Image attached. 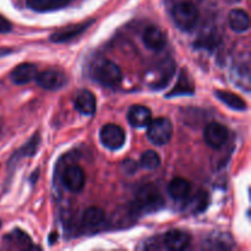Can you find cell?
Here are the masks:
<instances>
[{"label": "cell", "mask_w": 251, "mask_h": 251, "mask_svg": "<svg viewBox=\"0 0 251 251\" xmlns=\"http://www.w3.org/2000/svg\"><path fill=\"white\" fill-rule=\"evenodd\" d=\"M137 167H139V163H136V162L132 161V159H125V161L123 162V169H124L127 174L135 173Z\"/></svg>", "instance_id": "cell-26"}, {"label": "cell", "mask_w": 251, "mask_h": 251, "mask_svg": "<svg viewBox=\"0 0 251 251\" xmlns=\"http://www.w3.org/2000/svg\"><path fill=\"white\" fill-rule=\"evenodd\" d=\"M147 136L154 145H167L173 136V125L167 118H157L147 125Z\"/></svg>", "instance_id": "cell-4"}, {"label": "cell", "mask_w": 251, "mask_h": 251, "mask_svg": "<svg viewBox=\"0 0 251 251\" xmlns=\"http://www.w3.org/2000/svg\"><path fill=\"white\" fill-rule=\"evenodd\" d=\"M174 24L181 31L189 32L196 26L200 17V12L195 4L190 1H181L176 4L172 11Z\"/></svg>", "instance_id": "cell-2"}, {"label": "cell", "mask_w": 251, "mask_h": 251, "mask_svg": "<svg viewBox=\"0 0 251 251\" xmlns=\"http://www.w3.org/2000/svg\"><path fill=\"white\" fill-rule=\"evenodd\" d=\"M37 75H38L37 66L31 63H25L11 71L10 78L15 85H26V83L36 80Z\"/></svg>", "instance_id": "cell-10"}, {"label": "cell", "mask_w": 251, "mask_h": 251, "mask_svg": "<svg viewBox=\"0 0 251 251\" xmlns=\"http://www.w3.org/2000/svg\"><path fill=\"white\" fill-rule=\"evenodd\" d=\"M203 137L208 146L218 150L225 146V144L227 142L228 137H229V131L225 125L218 124V123H211L205 127Z\"/></svg>", "instance_id": "cell-7"}, {"label": "cell", "mask_w": 251, "mask_h": 251, "mask_svg": "<svg viewBox=\"0 0 251 251\" xmlns=\"http://www.w3.org/2000/svg\"><path fill=\"white\" fill-rule=\"evenodd\" d=\"M36 81L39 87L44 88V90L55 91L65 85L66 76L61 71L50 69V70H46L43 73L38 74Z\"/></svg>", "instance_id": "cell-8"}, {"label": "cell", "mask_w": 251, "mask_h": 251, "mask_svg": "<svg viewBox=\"0 0 251 251\" xmlns=\"http://www.w3.org/2000/svg\"><path fill=\"white\" fill-rule=\"evenodd\" d=\"M5 53V51L4 50H0V56H1L2 55V54H4Z\"/></svg>", "instance_id": "cell-29"}, {"label": "cell", "mask_w": 251, "mask_h": 251, "mask_svg": "<svg viewBox=\"0 0 251 251\" xmlns=\"http://www.w3.org/2000/svg\"><path fill=\"white\" fill-rule=\"evenodd\" d=\"M159 164H161V157L157 152L151 151V150L146 151L140 157L139 166L144 169H156L157 167H159Z\"/></svg>", "instance_id": "cell-22"}, {"label": "cell", "mask_w": 251, "mask_h": 251, "mask_svg": "<svg viewBox=\"0 0 251 251\" xmlns=\"http://www.w3.org/2000/svg\"><path fill=\"white\" fill-rule=\"evenodd\" d=\"M228 2H238V1H240V0H227Z\"/></svg>", "instance_id": "cell-28"}, {"label": "cell", "mask_w": 251, "mask_h": 251, "mask_svg": "<svg viewBox=\"0 0 251 251\" xmlns=\"http://www.w3.org/2000/svg\"><path fill=\"white\" fill-rule=\"evenodd\" d=\"M64 186L71 193H80L85 188L86 174L78 166H69L61 176Z\"/></svg>", "instance_id": "cell-6"}, {"label": "cell", "mask_w": 251, "mask_h": 251, "mask_svg": "<svg viewBox=\"0 0 251 251\" xmlns=\"http://www.w3.org/2000/svg\"><path fill=\"white\" fill-rule=\"evenodd\" d=\"M93 21H88L85 22V24H81V25H75L73 27H69V28H64L61 31L56 32V33L51 34L50 39L53 42H56V43H64V42H68L70 39L75 38L77 37L78 34L82 33Z\"/></svg>", "instance_id": "cell-17"}, {"label": "cell", "mask_w": 251, "mask_h": 251, "mask_svg": "<svg viewBox=\"0 0 251 251\" xmlns=\"http://www.w3.org/2000/svg\"><path fill=\"white\" fill-rule=\"evenodd\" d=\"M71 0H27V5L34 11H53L68 5Z\"/></svg>", "instance_id": "cell-18"}, {"label": "cell", "mask_w": 251, "mask_h": 251, "mask_svg": "<svg viewBox=\"0 0 251 251\" xmlns=\"http://www.w3.org/2000/svg\"><path fill=\"white\" fill-rule=\"evenodd\" d=\"M93 77L96 81L107 87H115L120 83L123 78L122 70L119 66L108 59H103L100 63L96 64L93 69Z\"/></svg>", "instance_id": "cell-3"}, {"label": "cell", "mask_w": 251, "mask_h": 251, "mask_svg": "<svg viewBox=\"0 0 251 251\" xmlns=\"http://www.w3.org/2000/svg\"><path fill=\"white\" fill-rule=\"evenodd\" d=\"M173 74L174 64H163V68L161 66L158 73L154 70H151V74H149V76L151 77V81H150V82H151L152 86H154V87H162V86H166L164 83H167L171 80Z\"/></svg>", "instance_id": "cell-19"}, {"label": "cell", "mask_w": 251, "mask_h": 251, "mask_svg": "<svg viewBox=\"0 0 251 251\" xmlns=\"http://www.w3.org/2000/svg\"><path fill=\"white\" fill-rule=\"evenodd\" d=\"M191 93H194V86L191 85V82L188 80V77L181 74L180 78H179L178 83H176V87L169 93V96L191 95Z\"/></svg>", "instance_id": "cell-23"}, {"label": "cell", "mask_w": 251, "mask_h": 251, "mask_svg": "<svg viewBox=\"0 0 251 251\" xmlns=\"http://www.w3.org/2000/svg\"><path fill=\"white\" fill-rule=\"evenodd\" d=\"M82 222L88 228H97L104 222V211L100 207H90L83 212Z\"/></svg>", "instance_id": "cell-21"}, {"label": "cell", "mask_w": 251, "mask_h": 251, "mask_svg": "<svg viewBox=\"0 0 251 251\" xmlns=\"http://www.w3.org/2000/svg\"><path fill=\"white\" fill-rule=\"evenodd\" d=\"M218 34L215 32H210V33H201V36L199 37L198 42H196V46L203 47V48H213V47L217 44L218 42Z\"/></svg>", "instance_id": "cell-24"}, {"label": "cell", "mask_w": 251, "mask_h": 251, "mask_svg": "<svg viewBox=\"0 0 251 251\" xmlns=\"http://www.w3.org/2000/svg\"><path fill=\"white\" fill-rule=\"evenodd\" d=\"M0 228H1V220H0Z\"/></svg>", "instance_id": "cell-30"}, {"label": "cell", "mask_w": 251, "mask_h": 251, "mask_svg": "<svg viewBox=\"0 0 251 251\" xmlns=\"http://www.w3.org/2000/svg\"><path fill=\"white\" fill-rule=\"evenodd\" d=\"M4 240L5 247H7L9 249H34V245H32V242L28 235L20 229L12 230L9 235L4 238Z\"/></svg>", "instance_id": "cell-14"}, {"label": "cell", "mask_w": 251, "mask_h": 251, "mask_svg": "<svg viewBox=\"0 0 251 251\" xmlns=\"http://www.w3.org/2000/svg\"><path fill=\"white\" fill-rule=\"evenodd\" d=\"M127 120L134 127H145L152 120V113L145 105H132L127 112Z\"/></svg>", "instance_id": "cell-12"}, {"label": "cell", "mask_w": 251, "mask_h": 251, "mask_svg": "<svg viewBox=\"0 0 251 251\" xmlns=\"http://www.w3.org/2000/svg\"><path fill=\"white\" fill-rule=\"evenodd\" d=\"M142 41H144V44L146 46V48L156 51L162 50L166 47L167 43L164 33L156 26H150L145 29Z\"/></svg>", "instance_id": "cell-11"}, {"label": "cell", "mask_w": 251, "mask_h": 251, "mask_svg": "<svg viewBox=\"0 0 251 251\" xmlns=\"http://www.w3.org/2000/svg\"><path fill=\"white\" fill-rule=\"evenodd\" d=\"M75 108L85 115H92L96 112V97L91 91H78L75 98Z\"/></svg>", "instance_id": "cell-13"}, {"label": "cell", "mask_w": 251, "mask_h": 251, "mask_svg": "<svg viewBox=\"0 0 251 251\" xmlns=\"http://www.w3.org/2000/svg\"><path fill=\"white\" fill-rule=\"evenodd\" d=\"M207 203H208L207 194H206L205 191H200V194H198V195L191 200L190 210L193 211V212H200V211L205 210Z\"/></svg>", "instance_id": "cell-25"}, {"label": "cell", "mask_w": 251, "mask_h": 251, "mask_svg": "<svg viewBox=\"0 0 251 251\" xmlns=\"http://www.w3.org/2000/svg\"><path fill=\"white\" fill-rule=\"evenodd\" d=\"M216 97L221 102H223L226 105H228V107L234 110L242 112V110L247 109V103H245V100L238 95H235V93L228 92V91H216Z\"/></svg>", "instance_id": "cell-20"}, {"label": "cell", "mask_w": 251, "mask_h": 251, "mask_svg": "<svg viewBox=\"0 0 251 251\" xmlns=\"http://www.w3.org/2000/svg\"><path fill=\"white\" fill-rule=\"evenodd\" d=\"M228 21H229V26L233 31L238 32V33H243V32L248 31L250 27V19L247 11L242 9H234L229 12L228 16Z\"/></svg>", "instance_id": "cell-15"}, {"label": "cell", "mask_w": 251, "mask_h": 251, "mask_svg": "<svg viewBox=\"0 0 251 251\" xmlns=\"http://www.w3.org/2000/svg\"><path fill=\"white\" fill-rule=\"evenodd\" d=\"M191 185L186 179L184 178H174L173 180L169 183L168 193L174 200L176 201H184L188 199L189 194H190Z\"/></svg>", "instance_id": "cell-16"}, {"label": "cell", "mask_w": 251, "mask_h": 251, "mask_svg": "<svg viewBox=\"0 0 251 251\" xmlns=\"http://www.w3.org/2000/svg\"><path fill=\"white\" fill-rule=\"evenodd\" d=\"M164 205L161 191L152 184L141 186L134 201V210L139 213H151L161 210Z\"/></svg>", "instance_id": "cell-1"}, {"label": "cell", "mask_w": 251, "mask_h": 251, "mask_svg": "<svg viewBox=\"0 0 251 251\" xmlns=\"http://www.w3.org/2000/svg\"><path fill=\"white\" fill-rule=\"evenodd\" d=\"M191 237L183 230H169L163 237V245L168 250H184L190 245Z\"/></svg>", "instance_id": "cell-9"}, {"label": "cell", "mask_w": 251, "mask_h": 251, "mask_svg": "<svg viewBox=\"0 0 251 251\" xmlns=\"http://www.w3.org/2000/svg\"><path fill=\"white\" fill-rule=\"evenodd\" d=\"M100 139L103 146L107 147L108 150L115 151V150H119L124 145L125 132L119 125L107 124L100 129Z\"/></svg>", "instance_id": "cell-5"}, {"label": "cell", "mask_w": 251, "mask_h": 251, "mask_svg": "<svg viewBox=\"0 0 251 251\" xmlns=\"http://www.w3.org/2000/svg\"><path fill=\"white\" fill-rule=\"evenodd\" d=\"M11 31V24L0 15V33H7Z\"/></svg>", "instance_id": "cell-27"}]
</instances>
